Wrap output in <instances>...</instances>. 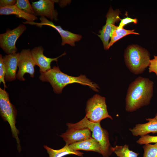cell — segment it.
Here are the masks:
<instances>
[{
	"label": "cell",
	"instance_id": "obj_1",
	"mask_svg": "<svg viewBox=\"0 0 157 157\" xmlns=\"http://www.w3.org/2000/svg\"><path fill=\"white\" fill-rule=\"evenodd\" d=\"M154 82L148 78L139 76L129 85L125 98V110L135 111L149 104L153 95Z\"/></svg>",
	"mask_w": 157,
	"mask_h": 157
},
{
	"label": "cell",
	"instance_id": "obj_2",
	"mask_svg": "<svg viewBox=\"0 0 157 157\" xmlns=\"http://www.w3.org/2000/svg\"><path fill=\"white\" fill-rule=\"evenodd\" d=\"M39 78L43 82L49 83L54 92L60 94L66 85L73 83H78L89 87L93 90L98 92L99 87L84 75L74 77L68 75L62 72L58 66H54L45 72H40Z\"/></svg>",
	"mask_w": 157,
	"mask_h": 157
},
{
	"label": "cell",
	"instance_id": "obj_3",
	"mask_svg": "<svg viewBox=\"0 0 157 157\" xmlns=\"http://www.w3.org/2000/svg\"><path fill=\"white\" fill-rule=\"evenodd\" d=\"M150 54L144 48L136 44L129 46L124 53L126 65L133 74L142 73L150 64Z\"/></svg>",
	"mask_w": 157,
	"mask_h": 157
},
{
	"label": "cell",
	"instance_id": "obj_4",
	"mask_svg": "<svg viewBox=\"0 0 157 157\" xmlns=\"http://www.w3.org/2000/svg\"><path fill=\"white\" fill-rule=\"evenodd\" d=\"M68 128H88L92 132V137L99 143L103 157H108L113 152L107 131L101 127L100 123L91 122L85 117L75 123H67Z\"/></svg>",
	"mask_w": 157,
	"mask_h": 157
},
{
	"label": "cell",
	"instance_id": "obj_5",
	"mask_svg": "<svg viewBox=\"0 0 157 157\" xmlns=\"http://www.w3.org/2000/svg\"><path fill=\"white\" fill-rule=\"evenodd\" d=\"M0 112L2 118L10 125L13 137L16 141L18 150L20 151V140L18 136L19 132L15 125L17 111L11 103L8 94L5 88H0Z\"/></svg>",
	"mask_w": 157,
	"mask_h": 157
},
{
	"label": "cell",
	"instance_id": "obj_6",
	"mask_svg": "<svg viewBox=\"0 0 157 157\" xmlns=\"http://www.w3.org/2000/svg\"><path fill=\"white\" fill-rule=\"evenodd\" d=\"M85 112L86 117L93 122L100 123L106 118L113 119L108 113L105 98L99 94L94 95L88 100Z\"/></svg>",
	"mask_w": 157,
	"mask_h": 157
},
{
	"label": "cell",
	"instance_id": "obj_7",
	"mask_svg": "<svg viewBox=\"0 0 157 157\" xmlns=\"http://www.w3.org/2000/svg\"><path fill=\"white\" fill-rule=\"evenodd\" d=\"M26 29L25 24H21L14 29L8 30L0 34V46L6 53L8 55L16 53V41Z\"/></svg>",
	"mask_w": 157,
	"mask_h": 157
},
{
	"label": "cell",
	"instance_id": "obj_8",
	"mask_svg": "<svg viewBox=\"0 0 157 157\" xmlns=\"http://www.w3.org/2000/svg\"><path fill=\"white\" fill-rule=\"evenodd\" d=\"M40 19L41 22L39 23L27 21L23 23L24 24L36 25L40 27L45 25L49 26L54 28L58 32L61 36L62 41L61 45L62 46L65 45L66 44H68L72 46H74L75 45V42L79 41L82 38L81 35L64 30L60 26L55 25L51 21L49 20L45 17H41Z\"/></svg>",
	"mask_w": 157,
	"mask_h": 157
},
{
	"label": "cell",
	"instance_id": "obj_9",
	"mask_svg": "<svg viewBox=\"0 0 157 157\" xmlns=\"http://www.w3.org/2000/svg\"><path fill=\"white\" fill-rule=\"evenodd\" d=\"M35 65L30 49H22L19 53L18 65V71L16 74V78L20 81H25L24 76L26 73L29 74L31 77H34Z\"/></svg>",
	"mask_w": 157,
	"mask_h": 157
},
{
	"label": "cell",
	"instance_id": "obj_10",
	"mask_svg": "<svg viewBox=\"0 0 157 157\" xmlns=\"http://www.w3.org/2000/svg\"><path fill=\"white\" fill-rule=\"evenodd\" d=\"M120 13L119 10H114L110 8L106 15V24L103 27L102 30L99 31L100 34L97 35L101 40L105 50L108 49L113 25H115L116 22L121 20L119 16Z\"/></svg>",
	"mask_w": 157,
	"mask_h": 157
},
{
	"label": "cell",
	"instance_id": "obj_11",
	"mask_svg": "<svg viewBox=\"0 0 157 157\" xmlns=\"http://www.w3.org/2000/svg\"><path fill=\"white\" fill-rule=\"evenodd\" d=\"M56 0H40L32 2L34 15L48 18L51 20H58V13L54 8Z\"/></svg>",
	"mask_w": 157,
	"mask_h": 157
},
{
	"label": "cell",
	"instance_id": "obj_12",
	"mask_svg": "<svg viewBox=\"0 0 157 157\" xmlns=\"http://www.w3.org/2000/svg\"><path fill=\"white\" fill-rule=\"evenodd\" d=\"M44 51L43 47L40 46L34 47L31 50L33 59L35 65L39 67L40 72H45L51 69V63L54 61L57 62L59 58L66 54L64 53L57 57L51 58L46 57L44 54Z\"/></svg>",
	"mask_w": 157,
	"mask_h": 157
},
{
	"label": "cell",
	"instance_id": "obj_13",
	"mask_svg": "<svg viewBox=\"0 0 157 157\" xmlns=\"http://www.w3.org/2000/svg\"><path fill=\"white\" fill-rule=\"evenodd\" d=\"M91 131L88 128H68L66 132L60 135L66 144L70 145L91 137Z\"/></svg>",
	"mask_w": 157,
	"mask_h": 157
},
{
	"label": "cell",
	"instance_id": "obj_14",
	"mask_svg": "<svg viewBox=\"0 0 157 157\" xmlns=\"http://www.w3.org/2000/svg\"><path fill=\"white\" fill-rule=\"evenodd\" d=\"M19 54V53H16L6 55L3 57L5 70V79L6 81H10L16 79Z\"/></svg>",
	"mask_w": 157,
	"mask_h": 157
},
{
	"label": "cell",
	"instance_id": "obj_15",
	"mask_svg": "<svg viewBox=\"0 0 157 157\" xmlns=\"http://www.w3.org/2000/svg\"><path fill=\"white\" fill-rule=\"evenodd\" d=\"M148 122L136 124L133 128L129 129V131L135 136H142L150 133H157V120L154 118H147Z\"/></svg>",
	"mask_w": 157,
	"mask_h": 157
},
{
	"label": "cell",
	"instance_id": "obj_16",
	"mask_svg": "<svg viewBox=\"0 0 157 157\" xmlns=\"http://www.w3.org/2000/svg\"><path fill=\"white\" fill-rule=\"evenodd\" d=\"M69 146L71 149L75 150H83L87 151H93L102 154L101 148L99 143L92 137L73 143Z\"/></svg>",
	"mask_w": 157,
	"mask_h": 157
},
{
	"label": "cell",
	"instance_id": "obj_17",
	"mask_svg": "<svg viewBox=\"0 0 157 157\" xmlns=\"http://www.w3.org/2000/svg\"><path fill=\"white\" fill-rule=\"evenodd\" d=\"M0 15H15L29 22H33L38 19L34 15L27 14L23 12L15 5L5 7L0 6Z\"/></svg>",
	"mask_w": 157,
	"mask_h": 157
},
{
	"label": "cell",
	"instance_id": "obj_18",
	"mask_svg": "<svg viewBox=\"0 0 157 157\" xmlns=\"http://www.w3.org/2000/svg\"><path fill=\"white\" fill-rule=\"evenodd\" d=\"M44 147L46 150L49 157H63L70 154L83 157V152L71 149L67 144L63 148L57 150L53 149L45 145L44 146Z\"/></svg>",
	"mask_w": 157,
	"mask_h": 157
},
{
	"label": "cell",
	"instance_id": "obj_19",
	"mask_svg": "<svg viewBox=\"0 0 157 157\" xmlns=\"http://www.w3.org/2000/svg\"><path fill=\"white\" fill-rule=\"evenodd\" d=\"M131 34L139 35V33L134 31V30H126L119 28L118 26L113 25L110 37V40L109 42L108 49L117 41L127 35Z\"/></svg>",
	"mask_w": 157,
	"mask_h": 157
},
{
	"label": "cell",
	"instance_id": "obj_20",
	"mask_svg": "<svg viewBox=\"0 0 157 157\" xmlns=\"http://www.w3.org/2000/svg\"><path fill=\"white\" fill-rule=\"evenodd\" d=\"M112 150L118 157H138L139 154L130 150L128 145H116L112 147Z\"/></svg>",
	"mask_w": 157,
	"mask_h": 157
},
{
	"label": "cell",
	"instance_id": "obj_21",
	"mask_svg": "<svg viewBox=\"0 0 157 157\" xmlns=\"http://www.w3.org/2000/svg\"><path fill=\"white\" fill-rule=\"evenodd\" d=\"M15 5L24 13L34 15L33 8L28 0H17Z\"/></svg>",
	"mask_w": 157,
	"mask_h": 157
},
{
	"label": "cell",
	"instance_id": "obj_22",
	"mask_svg": "<svg viewBox=\"0 0 157 157\" xmlns=\"http://www.w3.org/2000/svg\"><path fill=\"white\" fill-rule=\"evenodd\" d=\"M143 148L144 150L143 157H157V143L144 144Z\"/></svg>",
	"mask_w": 157,
	"mask_h": 157
},
{
	"label": "cell",
	"instance_id": "obj_23",
	"mask_svg": "<svg viewBox=\"0 0 157 157\" xmlns=\"http://www.w3.org/2000/svg\"><path fill=\"white\" fill-rule=\"evenodd\" d=\"M140 144H145L152 143H157V136H151L148 135L141 136L137 141Z\"/></svg>",
	"mask_w": 157,
	"mask_h": 157
},
{
	"label": "cell",
	"instance_id": "obj_24",
	"mask_svg": "<svg viewBox=\"0 0 157 157\" xmlns=\"http://www.w3.org/2000/svg\"><path fill=\"white\" fill-rule=\"evenodd\" d=\"M5 70L3 62V57L1 54L0 55V83H2L5 88L7 87L5 82Z\"/></svg>",
	"mask_w": 157,
	"mask_h": 157
},
{
	"label": "cell",
	"instance_id": "obj_25",
	"mask_svg": "<svg viewBox=\"0 0 157 157\" xmlns=\"http://www.w3.org/2000/svg\"><path fill=\"white\" fill-rule=\"evenodd\" d=\"M149 73L154 72L157 76V56H154V58L150 60L149 66Z\"/></svg>",
	"mask_w": 157,
	"mask_h": 157
},
{
	"label": "cell",
	"instance_id": "obj_26",
	"mask_svg": "<svg viewBox=\"0 0 157 157\" xmlns=\"http://www.w3.org/2000/svg\"><path fill=\"white\" fill-rule=\"evenodd\" d=\"M137 20L136 19H133L129 17H126L121 19L118 27L120 28H123L125 25L129 23H133L135 24H137Z\"/></svg>",
	"mask_w": 157,
	"mask_h": 157
},
{
	"label": "cell",
	"instance_id": "obj_27",
	"mask_svg": "<svg viewBox=\"0 0 157 157\" xmlns=\"http://www.w3.org/2000/svg\"><path fill=\"white\" fill-rule=\"evenodd\" d=\"M16 1L15 0H0V6L5 7L15 5Z\"/></svg>",
	"mask_w": 157,
	"mask_h": 157
},
{
	"label": "cell",
	"instance_id": "obj_28",
	"mask_svg": "<svg viewBox=\"0 0 157 157\" xmlns=\"http://www.w3.org/2000/svg\"><path fill=\"white\" fill-rule=\"evenodd\" d=\"M154 118L157 120V113L156 115Z\"/></svg>",
	"mask_w": 157,
	"mask_h": 157
}]
</instances>
